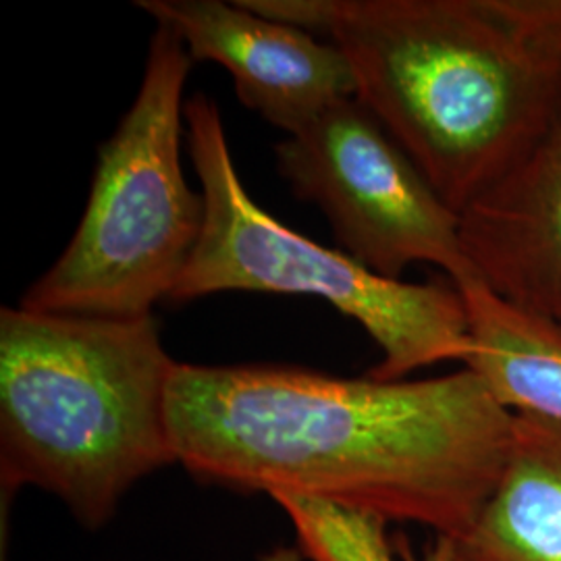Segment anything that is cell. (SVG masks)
Listing matches in <instances>:
<instances>
[{"label":"cell","instance_id":"1","mask_svg":"<svg viewBox=\"0 0 561 561\" xmlns=\"http://www.w3.org/2000/svg\"><path fill=\"white\" fill-rule=\"evenodd\" d=\"M178 463L233 493H296L458 539L502 477L514 414L468 368L347 379L280 364L178 362Z\"/></svg>","mask_w":561,"mask_h":561},{"label":"cell","instance_id":"2","mask_svg":"<svg viewBox=\"0 0 561 561\" xmlns=\"http://www.w3.org/2000/svg\"><path fill=\"white\" fill-rule=\"evenodd\" d=\"M333 42L356 99L461 215L561 119V0H241Z\"/></svg>","mask_w":561,"mask_h":561},{"label":"cell","instance_id":"3","mask_svg":"<svg viewBox=\"0 0 561 561\" xmlns=\"http://www.w3.org/2000/svg\"><path fill=\"white\" fill-rule=\"evenodd\" d=\"M159 322L0 310V482L36 486L99 530L146 477L178 463Z\"/></svg>","mask_w":561,"mask_h":561},{"label":"cell","instance_id":"4","mask_svg":"<svg viewBox=\"0 0 561 561\" xmlns=\"http://www.w3.org/2000/svg\"><path fill=\"white\" fill-rule=\"evenodd\" d=\"M185 125L206 215L201 241L167 304L222 291L321 298L381 347V362L368 373L379 381H401L442 362H468L470 322L456 285L382 277L271 217L248 194L210 96L201 92L185 102Z\"/></svg>","mask_w":561,"mask_h":561},{"label":"cell","instance_id":"5","mask_svg":"<svg viewBox=\"0 0 561 561\" xmlns=\"http://www.w3.org/2000/svg\"><path fill=\"white\" fill-rule=\"evenodd\" d=\"M192 62L180 36L157 23L140 90L102 144L80 225L57 262L21 296V308L140 319L169 300L206 215L181 164Z\"/></svg>","mask_w":561,"mask_h":561},{"label":"cell","instance_id":"6","mask_svg":"<svg viewBox=\"0 0 561 561\" xmlns=\"http://www.w3.org/2000/svg\"><path fill=\"white\" fill-rule=\"evenodd\" d=\"M275 157L291 192L321 208L340 250L366 268L401 279L426 262L454 285L479 279L461 245L460 215L356 96L287 136Z\"/></svg>","mask_w":561,"mask_h":561},{"label":"cell","instance_id":"7","mask_svg":"<svg viewBox=\"0 0 561 561\" xmlns=\"http://www.w3.org/2000/svg\"><path fill=\"white\" fill-rule=\"evenodd\" d=\"M146 15L171 27L192 60L225 67L250 111L298 134L329 106L356 96V80L333 42L248 9L241 0H138Z\"/></svg>","mask_w":561,"mask_h":561},{"label":"cell","instance_id":"8","mask_svg":"<svg viewBox=\"0 0 561 561\" xmlns=\"http://www.w3.org/2000/svg\"><path fill=\"white\" fill-rule=\"evenodd\" d=\"M460 238L495 296L561 327V119L461 213Z\"/></svg>","mask_w":561,"mask_h":561},{"label":"cell","instance_id":"9","mask_svg":"<svg viewBox=\"0 0 561 561\" xmlns=\"http://www.w3.org/2000/svg\"><path fill=\"white\" fill-rule=\"evenodd\" d=\"M451 561H561V424L514 414L502 477Z\"/></svg>","mask_w":561,"mask_h":561},{"label":"cell","instance_id":"10","mask_svg":"<svg viewBox=\"0 0 561 561\" xmlns=\"http://www.w3.org/2000/svg\"><path fill=\"white\" fill-rule=\"evenodd\" d=\"M466 304L472 370L512 414L561 424V327L495 296L482 280L456 285Z\"/></svg>","mask_w":561,"mask_h":561},{"label":"cell","instance_id":"11","mask_svg":"<svg viewBox=\"0 0 561 561\" xmlns=\"http://www.w3.org/2000/svg\"><path fill=\"white\" fill-rule=\"evenodd\" d=\"M271 500L294 524L300 551L310 561H398L381 516L296 493Z\"/></svg>","mask_w":561,"mask_h":561},{"label":"cell","instance_id":"12","mask_svg":"<svg viewBox=\"0 0 561 561\" xmlns=\"http://www.w3.org/2000/svg\"><path fill=\"white\" fill-rule=\"evenodd\" d=\"M410 561H451V541L445 537H437L435 545L422 558H410Z\"/></svg>","mask_w":561,"mask_h":561},{"label":"cell","instance_id":"13","mask_svg":"<svg viewBox=\"0 0 561 561\" xmlns=\"http://www.w3.org/2000/svg\"><path fill=\"white\" fill-rule=\"evenodd\" d=\"M273 561H289L287 558H273Z\"/></svg>","mask_w":561,"mask_h":561}]
</instances>
